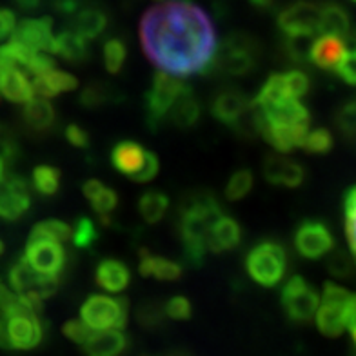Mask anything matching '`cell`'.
Instances as JSON below:
<instances>
[{"label": "cell", "instance_id": "cell-28", "mask_svg": "<svg viewBox=\"0 0 356 356\" xmlns=\"http://www.w3.org/2000/svg\"><path fill=\"white\" fill-rule=\"evenodd\" d=\"M320 35L347 38L351 35V17L343 6L334 0L320 2Z\"/></svg>", "mask_w": 356, "mask_h": 356}, {"label": "cell", "instance_id": "cell-30", "mask_svg": "<svg viewBox=\"0 0 356 356\" xmlns=\"http://www.w3.org/2000/svg\"><path fill=\"white\" fill-rule=\"evenodd\" d=\"M124 100V93L117 86L109 82H89L79 95V104L84 109H100L113 104H120Z\"/></svg>", "mask_w": 356, "mask_h": 356}, {"label": "cell", "instance_id": "cell-54", "mask_svg": "<svg viewBox=\"0 0 356 356\" xmlns=\"http://www.w3.org/2000/svg\"><path fill=\"white\" fill-rule=\"evenodd\" d=\"M346 327L349 329V333H351V338H353V343H355V347H356V295L351 298V304H349V309H347Z\"/></svg>", "mask_w": 356, "mask_h": 356}, {"label": "cell", "instance_id": "cell-8", "mask_svg": "<svg viewBox=\"0 0 356 356\" xmlns=\"http://www.w3.org/2000/svg\"><path fill=\"white\" fill-rule=\"evenodd\" d=\"M280 305L291 323L304 325L318 309V293L302 275H293L282 287Z\"/></svg>", "mask_w": 356, "mask_h": 356}, {"label": "cell", "instance_id": "cell-39", "mask_svg": "<svg viewBox=\"0 0 356 356\" xmlns=\"http://www.w3.org/2000/svg\"><path fill=\"white\" fill-rule=\"evenodd\" d=\"M253 184H254V177L251 169L248 168L236 169V171L229 177L227 184H225V193H224L225 200H229V202L242 200V198H245L249 193H251Z\"/></svg>", "mask_w": 356, "mask_h": 356}, {"label": "cell", "instance_id": "cell-41", "mask_svg": "<svg viewBox=\"0 0 356 356\" xmlns=\"http://www.w3.org/2000/svg\"><path fill=\"white\" fill-rule=\"evenodd\" d=\"M314 37H282V53L287 60L305 64L311 58Z\"/></svg>", "mask_w": 356, "mask_h": 356}, {"label": "cell", "instance_id": "cell-19", "mask_svg": "<svg viewBox=\"0 0 356 356\" xmlns=\"http://www.w3.org/2000/svg\"><path fill=\"white\" fill-rule=\"evenodd\" d=\"M15 42L33 49L38 53L55 51V37H53V20L49 17L38 19H24L17 24L13 31Z\"/></svg>", "mask_w": 356, "mask_h": 356}, {"label": "cell", "instance_id": "cell-23", "mask_svg": "<svg viewBox=\"0 0 356 356\" xmlns=\"http://www.w3.org/2000/svg\"><path fill=\"white\" fill-rule=\"evenodd\" d=\"M20 120L22 126L33 135H46L55 127L56 111L47 99H33L31 102L24 104Z\"/></svg>", "mask_w": 356, "mask_h": 356}, {"label": "cell", "instance_id": "cell-62", "mask_svg": "<svg viewBox=\"0 0 356 356\" xmlns=\"http://www.w3.org/2000/svg\"><path fill=\"white\" fill-rule=\"evenodd\" d=\"M351 2H355V4H356V0H351Z\"/></svg>", "mask_w": 356, "mask_h": 356}, {"label": "cell", "instance_id": "cell-1", "mask_svg": "<svg viewBox=\"0 0 356 356\" xmlns=\"http://www.w3.org/2000/svg\"><path fill=\"white\" fill-rule=\"evenodd\" d=\"M138 31L145 56L168 75H204L218 49L211 17L191 0H164L151 6Z\"/></svg>", "mask_w": 356, "mask_h": 356}, {"label": "cell", "instance_id": "cell-5", "mask_svg": "<svg viewBox=\"0 0 356 356\" xmlns=\"http://www.w3.org/2000/svg\"><path fill=\"white\" fill-rule=\"evenodd\" d=\"M248 277L258 286L277 287L286 278L289 254L286 245L277 238H262L249 248L244 258Z\"/></svg>", "mask_w": 356, "mask_h": 356}, {"label": "cell", "instance_id": "cell-11", "mask_svg": "<svg viewBox=\"0 0 356 356\" xmlns=\"http://www.w3.org/2000/svg\"><path fill=\"white\" fill-rule=\"evenodd\" d=\"M351 298L353 295L347 289L334 282H325L322 307L316 314V327L323 337L337 338L343 333Z\"/></svg>", "mask_w": 356, "mask_h": 356}, {"label": "cell", "instance_id": "cell-18", "mask_svg": "<svg viewBox=\"0 0 356 356\" xmlns=\"http://www.w3.org/2000/svg\"><path fill=\"white\" fill-rule=\"evenodd\" d=\"M262 173L267 184L289 189L300 188L307 178V169L300 162L282 156L280 153L266 155L262 162Z\"/></svg>", "mask_w": 356, "mask_h": 356}, {"label": "cell", "instance_id": "cell-42", "mask_svg": "<svg viewBox=\"0 0 356 356\" xmlns=\"http://www.w3.org/2000/svg\"><path fill=\"white\" fill-rule=\"evenodd\" d=\"M343 216H346V236L356 264V186L343 193Z\"/></svg>", "mask_w": 356, "mask_h": 356}, {"label": "cell", "instance_id": "cell-12", "mask_svg": "<svg viewBox=\"0 0 356 356\" xmlns=\"http://www.w3.org/2000/svg\"><path fill=\"white\" fill-rule=\"evenodd\" d=\"M282 37H316L320 35V2L295 0L277 15Z\"/></svg>", "mask_w": 356, "mask_h": 356}, {"label": "cell", "instance_id": "cell-57", "mask_svg": "<svg viewBox=\"0 0 356 356\" xmlns=\"http://www.w3.org/2000/svg\"><path fill=\"white\" fill-rule=\"evenodd\" d=\"M156 356H193V355L189 351H184V349H173V351L162 353V355H156Z\"/></svg>", "mask_w": 356, "mask_h": 356}, {"label": "cell", "instance_id": "cell-3", "mask_svg": "<svg viewBox=\"0 0 356 356\" xmlns=\"http://www.w3.org/2000/svg\"><path fill=\"white\" fill-rule=\"evenodd\" d=\"M42 300L19 296L6 314V346L8 351H33L46 340L49 323L42 318Z\"/></svg>", "mask_w": 356, "mask_h": 356}, {"label": "cell", "instance_id": "cell-37", "mask_svg": "<svg viewBox=\"0 0 356 356\" xmlns=\"http://www.w3.org/2000/svg\"><path fill=\"white\" fill-rule=\"evenodd\" d=\"M102 60L111 75L120 73L127 60V44L120 37H109L102 46Z\"/></svg>", "mask_w": 356, "mask_h": 356}, {"label": "cell", "instance_id": "cell-34", "mask_svg": "<svg viewBox=\"0 0 356 356\" xmlns=\"http://www.w3.org/2000/svg\"><path fill=\"white\" fill-rule=\"evenodd\" d=\"M309 127H271L262 124V135L267 144H271L278 153H289L295 147H302Z\"/></svg>", "mask_w": 356, "mask_h": 356}, {"label": "cell", "instance_id": "cell-32", "mask_svg": "<svg viewBox=\"0 0 356 356\" xmlns=\"http://www.w3.org/2000/svg\"><path fill=\"white\" fill-rule=\"evenodd\" d=\"M31 84H33L35 93L40 95V99L49 100L53 97H58L60 93L73 91V89L79 88V80L71 73H66V71L53 70L40 76H35Z\"/></svg>", "mask_w": 356, "mask_h": 356}, {"label": "cell", "instance_id": "cell-35", "mask_svg": "<svg viewBox=\"0 0 356 356\" xmlns=\"http://www.w3.org/2000/svg\"><path fill=\"white\" fill-rule=\"evenodd\" d=\"M62 186V173L60 169L55 165H37L31 173V189L37 193L38 197L53 198L56 193L60 191Z\"/></svg>", "mask_w": 356, "mask_h": 356}, {"label": "cell", "instance_id": "cell-13", "mask_svg": "<svg viewBox=\"0 0 356 356\" xmlns=\"http://www.w3.org/2000/svg\"><path fill=\"white\" fill-rule=\"evenodd\" d=\"M8 284L19 296H29L37 300H47L56 295L60 278H49L31 269L26 258H17L8 271Z\"/></svg>", "mask_w": 356, "mask_h": 356}, {"label": "cell", "instance_id": "cell-56", "mask_svg": "<svg viewBox=\"0 0 356 356\" xmlns=\"http://www.w3.org/2000/svg\"><path fill=\"white\" fill-rule=\"evenodd\" d=\"M249 4L253 6L257 11H262V13H266V11H269L275 8L277 0H249Z\"/></svg>", "mask_w": 356, "mask_h": 356}, {"label": "cell", "instance_id": "cell-48", "mask_svg": "<svg viewBox=\"0 0 356 356\" xmlns=\"http://www.w3.org/2000/svg\"><path fill=\"white\" fill-rule=\"evenodd\" d=\"M164 309H165V316L169 320H191L193 316V304L189 302V298L186 296H171L168 300L164 302Z\"/></svg>", "mask_w": 356, "mask_h": 356}, {"label": "cell", "instance_id": "cell-61", "mask_svg": "<svg viewBox=\"0 0 356 356\" xmlns=\"http://www.w3.org/2000/svg\"><path fill=\"white\" fill-rule=\"evenodd\" d=\"M353 55H355V60H356V47H355V49H353Z\"/></svg>", "mask_w": 356, "mask_h": 356}, {"label": "cell", "instance_id": "cell-52", "mask_svg": "<svg viewBox=\"0 0 356 356\" xmlns=\"http://www.w3.org/2000/svg\"><path fill=\"white\" fill-rule=\"evenodd\" d=\"M17 24H15V13L11 10L0 8V42L13 35Z\"/></svg>", "mask_w": 356, "mask_h": 356}, {"label": "cell", "instance_id": "cell-53", "mask_svg": "<svg viewBox=\"0 0 356 356\" xmlns=\"http://www.w3.org/2000/svg\"><path fill=\"white\" fill-rule=\"evenodd\" d=\"M17 300H19V295L13 293V291L10 289V286H6V282L0 280V311H2V313H8V311L17 304Z\"/></svg>", "mask_w": 356, "mask_h": 356}, {"label": "cell", "instance_id": "cell-27", "mask_svg": "<svg viewBox=\"0 0 356 356\" xmlns=\"http://www.w3.org/2000/svg\"><path fill=\"white\" fill-rule=\"evenodd\" d=\"M202 117V104L191 86H186L175 106L169 111V122L177 129H191Z\"/></svg>", "mask_w": 356, "mask_h": 356}, {"label": "cell", "instance_id": "cell-29", "mask_svg": "<svg viewBox=\"0 0 356 356\" xmlns=\"http://www.w3.org/2000/svg\"><path fill=\"white\" fill-rule=\"evenodd\" d=\"M138 273L144 278H155L159 282H177L182 278V264L169 260V258L159 257L149 251L142 249L140 262H138Z\"/></svg>", "mask_w": 356, "mask_h": 356}, {"label": "cell", "instance_id": "cell-36", "mask_svg": "<svg viewBox=\"0 0 356 356\" xmlns=\"http://www.w3.org/2000/svg\"><path fill=\"white\" fill-rule=\"evenodd\" d=\"M169 207V197L159 189H147L138 198V213L147 224H159L165 216Z\"/></svg>", "mask_w": 356, "mask_h": 356}, {"label": "cell", "instance_id": "cell-43", "mask_svg": "<svg viewBox=\"0 0 356 356\" xmlns=\"http://www.w3.org/2000/svg\"><path fill=\"white\" fill-rule=\"evenodd\" d=\"M99 236H100L99 229H97V225H95V222L91 220L89 216H84V215L76 216L75 227H73V236H71L75 248L79 249L93 248V245L97 244Z\"/></svg>", "mask_w": 356, "mask_h": 356}, {"label": "cell", "instance_id": "cell-60", "mask_svg": "<svg viewBox=\"0 0 356 356\" xmlns=\"http://www.w3.org/2000/svg\"><path fill=\"white\" fill-rule=\"evenodd\" d=\"M4 254V242H2V238H0V257Z\"/></svg>", "mask_w": 356, "mask_h": 356}, {"label": "cell", "instance_id": "cell-7", "mask_svg": "<svg viewBox=\"0 0 356 356\" xmlns=\"http://www.w3.org/2000/svg\"><path fill=\"white\" fill-rule=\"evenodd\" d=\"M184 84L178 79H173L168 73L156 71L151 80L149 89L144 95V117L145 126L153 133H156L164 126L165 118L169 117V111L182 95Z\"/></svg>", "mask_w": 356, "mask_h": 356}, {"label": "cell", "instance_id": "cell-14", "mask_svg": "<svg viewBox=\"0 0 356 356\" xmlns=\"http://www.w3.org/2000/svg\"><path fill=\"white\" fill-rule=\"evenodd\" d=\"M24 258L33 271L49 278H60L67 264L66 249L53 240H28Z\"/></svg>", "mask_w": 356, "mask_h": 356}, {"label": "cell", "instance_id": "cell-40", "mask_svg": "<svg viewBox=\"0 0 356 356\" xmlns=\"http://www.w3.org/2000/svg\"><path fill=\"white\" fill-rule=\"evenodd\" d=\"M136 322L145 329H159L165 323L164 302L160 300H144L136 305L135 309Z\"/></svg>", "mask_w": 356, "mask_h": 356}, {"label": "cell", "instance_id": "cell-55", "mask_svg": "<svg viewBox=\"0 0 356 356\" xmlns=\"http://www.w3.org/2000/svg\"><path fill=\"white\" fill-rule=\"evenodd\" d=\"M46 0H13V4L19 8L24 13H33V11L40 10Z\"/></svg>", "mask_w": 356, "mask_h": 356}, {"label": "cell", "instance_id": "cell-59", "mask_svg": "<svg viewBox=\"0 0 356 356\" xmlns=\"http://www.w3.org/2000/svg\"><path fill=\"white\" fill-rule=\"evenodd\" d=\"M6 135H8V131H6V127L0 124V138H4Z\"/></svg>", "mask_w": 356, "mask_h": 356}, {"label": "cell", "instance_id": "cell-6", "mask_svg": "<svg viewBox=\"0 0 356 356\" xmlns=\"http://www.w3.org/2000/svg\"><path fill=\"white\" fill-rule=\"evenodd\" d=\"M109 160L115 171L138 184L151 182L160 169L159 156L135 140L117 142L111 147Z\"/></svg>", "mask_w": 356, "mask_h": 356}, {"label": "cell", "instance_id": "cell-21", "mask_svg": "<svg viewBox=\"0 0 356 356\" xmlns=\"http://www.w3.org/2000/svg\"><path fill=\"white\" fill-rule=\"evenodd\" d=\"M347 56H349V49H347L343 38L323 35L314 40L309 62H313L320 70L338 71Z\"/></svg>", "mask_w": 356, "mask_h": 356}, {"label": "cell", "instance_id": "cell-58", "mask_svg": "<svg viewBox=\"0 0 356 356\" xmlns=\"http://www.w3.org/2000/svg\"><path fill=\"white\" fill-rule=\"evenodd\" d=\"M6 162L2 159H0V184L4 182V178H6Z\"/></svg>", "mask_w": 356, "mask_h": 356}, {"label": "cell", "instance_id": "cell-47", "mask_svg": "<svg viewBox=\"0 0 356 356\" xmlns=\"http://www.w3.org/2000/svg\"><path fill=\"white\" fill-rule=\"evenodd\" d=\"M284 75V84H286L287 93L293 97V99H302L305 95L309 93L311 89V79L307 76V73L300 70H291L287 73H282Z\"/></svg>", "mask_w": 356, "mask_h": 356}, {"label": "cell", "instance_id": "cell-31", "mask_svg": "<svg viewBox=\"0 0 356 356\" xmlns=\"http://www.w3.org/2000/svg\"><path fill=\"white\" fill-rule=\"evenodd\" d=\"M55 55L70 64H86L91 58V46L86 38L79 37L75 31L64 29L60 35L55 37Z\"/></svg>", "mask_w": 356, "mask_h": 356}, {"label": "cell", "instance_id": "cell-4", "mask_svg": "<svg viewBox=\"0 0 356 356\" xmlns=\"http://www.w3.org/2000/svg\"><path fill=\"white\" fill-rule=\"evenodd\" d=\"M262 47L257 38L245 31H233L218 44L211 66L204 75L245 76L257 70Z\"/></svg>", "mask_w": 356, "mask_h": 356}, {"label": "cell", "instance_id": "cell-16", "mask_svg": "<svg viewBox=\"0 0 356 356\" xmlns=\"http://www.w3.org/2000/svg\"><path fill=\"white\" fill-rule=\"evenodd\" d=\"M253 106V99H249L248 95L238 88H224L213 95L209 102V113L216 122L224 124L229 129L244 117L245 111Z\"/></svg>", "mask_w": 356, "mask_h": 356}, {"label": "cell", "instance_id": "cell-46", "mask_svg": "<svg viewBox=\"0 0 356 356\" xmlns=\"http://www.w3.org/2000/svg\"><path fill=\"white\" fill-rule=\"evenodd\" d=\"M327 271L334 278H351L355 273V260L343 249H334L327 257Z\"/></svg>", "mask_w": 356, "mask_h": 356}, {"label": "cell", "instance_id": "cell-10", "mask_svg": "<svg viewBox=\"0 0 356 356\" xmlns=\"http://www.w3.org/2000/svg\"><path fill=\"white\" fill-rule=\"evenodd\" d=\"M293 245L296 254L305 260H320L331 254L337 245L334 233L325 222L318 218H304L296 225L293 234Z\"/></svg>", "mask_w": 356, "mask_h": 356}, {"label": "cell", "instance_id": "cell-2", "mask_svg": "<svg viewBox=\"0 0 356 356\" xmlns=\"http://www.w3.org/2000/svg\"><path fill=\"white\" fill-rule=\"evenodd\" d=\"M224 207L211 191H193L178 204V238L189 267H202L209 253L207 238L213 225L224 216Z\"/></svg>", "mask_w": 356, "mask_h": 356}, {"label": "cell", "instance_id": "cell-44", "mask_svg": "<svg viewBox=\"0 0 356 356\" xmlns=\"http://www.w3.org/2000/svg\"><path fill=\"white\" fill-rule=\"evenodd\" d=\"M304 151L309 155H325L334 147V135L327 127H316L307 133L304 142Z\"/></svg>", "mask_w": 356, "mask_h": 356}, {"label": "cell", "instance_id": "cell-24", "mask_svg": "<svg viewBox=\"0 0 356 356\" xmlns=\"http://www.w3.org/2000/svg\"><path fill=\"white\" fill-rule=\"evenodd\" d=\"M108 24V11L102 10L100 6H86L84 10H80L75 17H71L67 29L75 31L79 37L86 38V40H97L106 33Z\"/></svg>", "mask_w": 356, "mask_h": 356}, {"label": "cell", "instance_id": "cell-45", "mask_svg": "<svg viewBox=\"0 0 356 356\" xmlns=\"http://www.w3.org/2000/svg\"><path fill=\"white\" fill-rule=\"evenodd\" d=\"M334 124L347 142L356 144V102L342 104L334 115Z\"/></svg>", "mask_w": 356, "mask_h": 356}, {"label": "cell", "instance_id": "cell-26", "mask_svg": "<svg viewBox=\"0 0 356 356\" xmlns=\"http://www.w3.org/2000/svg\"><path fill=\"white\" fill-rule=\"evenodd\" d=\"M242 236H244L242 225L234 220L233 216L224 215L213 225L209 238H207V249L215 254L227 253V251L238 248Z\"/></svg>", "mask_w": 356, "mask_h": 356}, {"label": "cell", "instance_id": "cell-63", "mask_svg": "<svg viewBox=\"0 0 356 356\" xmlns=\"http://www.w3.org/2000/svg\"><path fill=\"white\" fill-rule=\"evenodd\" d=\"M0 73H2V70H0Z\"/></svg>", "mask_w": 356, "mask_h": 356}, {"label": "cell", "instance_id": "cell-20", "mask_svg": "<svg viewBox=\"0 0 356 356\" xmlns=\"http://www.w3.org/2000/svg\"><path fill=\"white\" fill-rule=\"evenodd\" d=\"M131 269L122 260L102 258L95 266V284L108 293H122L131 284Z\"/></svg>", "mask_w": 356, "mask_h": 356}, {"label": "cell", "instance_id": "cell-9", "mask_svg": "<svg viewBox=\"0 0 356 356\" xmlns=\"http://www.w3.org/2000/svg\"><path fill=\"white\" fill-rule=\"evenodd\" d=\"M80 316L88 327L120 331L126 327L129 318V300L106 295H89L80 307Z\"/></svg>", "mask_w": 356, "mask_h": 356}, {"label": "cell", "instance_id": "cell-25", "mask_svg": "<svg viewBox=\"0 0 356 356\" xmlns=\"http://www.w3.org/2000/svg\"><path fill=\"white\" fill-rule=\"evenodd\" d=\"M82 193L88 198L93 211L104 224L111 222L113 211L118 207V193L109 186H104L97 178H89L82 184Z\"/></svg>", "mask_w": 356, "mask_h": 356}, {"label": "cell", "instance_id": "cell-15", "mask_svg": "<svg viewBox=\"0 0 356 356\" xmlns=\"http://www.w3.org/2000/svg\"><path fill=\"white\" fill-rule=\"evenodd\" d=\"M31 188L26 178L10 175L0 184V220L17 222L31 209Z\"/></svg>", "mask_w": 356, "mask_h": 356}, {"label": "cell", "instance_id": "cell-51", "mask_svg": "<svg viewBox=\"0 0 356 356\" xmlns=\"http://www.w3.org/2000/svg\"><path fill=\"white\" fill-rule=\"evenodd\" d=\"M88 4L89 0H51L53 10L58 15H64V17H75Z\"/></svg>", "mask_w": 356, "mask_h": 356}, {"label": "cell", "instance_id": "cell-22", "mask_svg": "<svg viewBox=\"0 0 356 356\" xmlns=\"http://www.w3.org/2000/svg\"><path fill=\"white\" fill-rule=\"evenodd\" d=\"M131 346V337L124 331L111 329L91 333V337L82 343V351L86 356H122Z\"/></svg>", "mask_w": 356, "mask_h": 356}, {"label": "cell", "instance_id": "cell-17", "mask_svg": "<svg viewBox=\"0 0 356 356\" xmlns=\"http://www.w3.org/2000/svg\"><path fill=\"white\" fill-rule=\"evenodd\" d=\"M258 108V106H257ZM262 113V124L271 127H309L311 113L300 100L286 97L269 104L266 108H258Z\"/></svg>", "mask_w": 356, "mask_h": 356}, {"label": "cell", "instance_id": "cell-49", "mask_svg": "<svg viewBox=\"0 0 356 356\" xmlns=\"http://www.w3.org/2000/svg\"><path fill=\"white\" fill-rule=\"evenodd\" d=\"M62 333L66 334L71 342L82 346V343L91 337L93 331H91V329H89L82 320H67V322L64 323V327H62Z\"/></svg>", "mask_w": 356, "mask_h": 356}, {"label": "cell", "instance_id": "cell-33", "mask_svg": "<svg viewBox=\"0 0 356 356\" xmlns=\"http://www.w3.org/2000/svg\"><path fill=\"white\" fill-rule=\"evenodd\" d=\"M33 84L19 70H2L0 73V95L13 104H28L33 100Z\"/></svg>", "mask_w": 356, "mask_h": 356}, {"label": "cell", "instance_id": "cell-38", "mask_svg": "<svg viewBox=\"0 0 356 356\" xmlns=\"http://www.w3.org/2000/svg\"><path fill=\"white\" fill-rule=\"evenodd\" d=\"M73 236V229L66 222L56 220V218H51V220H44L38 222L31 229V234H29V240H53V242H66Z\"/></svg>", "mask_w": 356, "mask_h": 356}, {"label": "cell", "instance_id": "cell-50", "mask_svg": "<svg viewBox=\"0 0 356 356\" xmlns=\"http://www.w3.org/2000/svg\"><path fill=\"white\" fill-rule=\"evenodd\" d=\"M64 136L73 147H79V149H88L89 144H91V136H89L88 129H84L79 124H67L64 127Z\"/></svg>", "mask_w": 356, "mask_h": 356}]
</instances>
